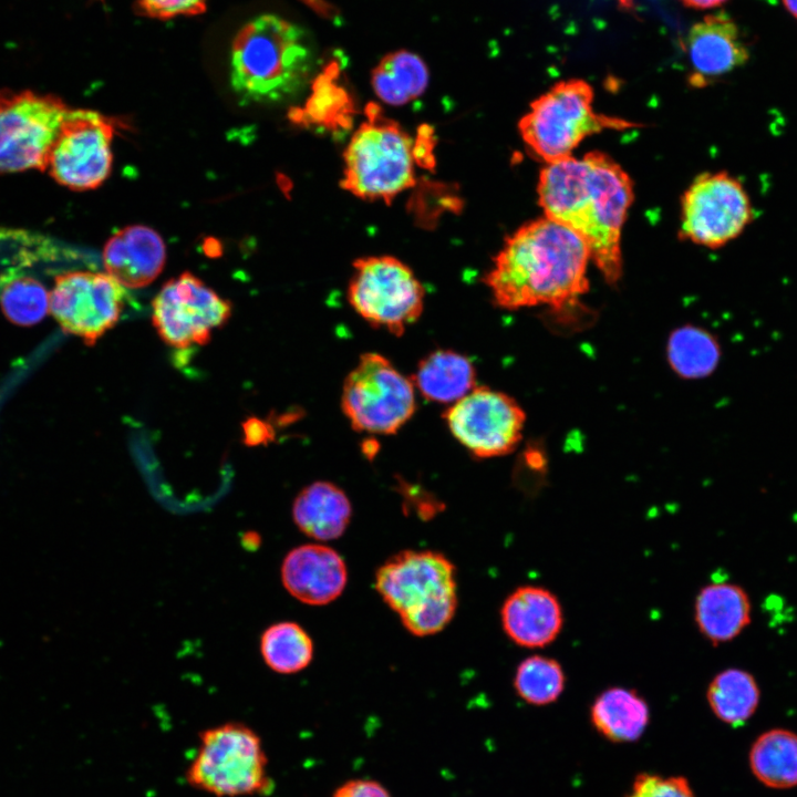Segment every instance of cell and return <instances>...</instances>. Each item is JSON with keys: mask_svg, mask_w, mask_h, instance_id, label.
<instances>
[{"mask_svg": "<svg viewBox=\"0 0 797 797\" xmlns=\"http://www.w3.org/2000/svg\"><path fill=\"white\" fill-rule=\"evenodd\" d=\"M537 194L545 216L576 232L607 283L617 284L623 269L622 229L634 197L620 164L598 151L546 164Z\"/></svg>", "mask_w": 797, "mask_h": 797, "instance_id": "1", "label": "cell"}, {"mask_svg": "<svg viewBox=\"0 0 797 797\" xmlns=\"http://www.w3.org/2000/svg\"><path fill=\"white\" fill-rule=\"evenodd\" d=\"M590 251L568 227L544 216L508 236L485 276L496 306L567 313L589 290Z\"/></svg>", "mask_w": 797, "mask_h": 797, "instance_id": "2", "label": "cell"}, {"mask_svg": "<svg viewBox=\"0 0 797 797\" xmlns=\"http://www.w3.org/2000/svg\"><path fill=\"white\" fill-rule=\"evenodd\" d=\"M312 64L303 29L265 13L245 23L232 40L230 83L245 102H276L306 84Z\"/></svg>", "mask_w": 797, "mask_h": 797, "instance_id": "3", "label": "cell"}, {"mask_svg": "<svg viewBox=\"0 0 797 797\" xmlns=\"http://www.w3.org/2000/svg\"><path fill=\"white\" fill-rule=\"evenodd\" d=\"M636 126L634 122L596 112L593 89L580 79L556 83L531 102L518 123L525 145L546 164L572 156L573 149L592 134Z\"/></svg>", "mask_w": 797, "mask_h": 797, "instance_id": "4", "label": "cell"}, {"mask_svg": "<svg viewBox=\"0 0 797 797\" xmlns=\"http://www.w3.org/2000/svg\"><path fill=\"white\" fill-rule=\"evenodd\" d=\"M415 151L398 123L372 110L345 147L340 185L358 198L390 204L415 184Z\"/></svg>", "mask_w": 797, "mask_h": 797, "instance_id": "5", "label": "cell"}, {"mask_svg": "<svg viewBox=\"0 0 797 797\" xmlns=\"http://www.w3.org/2000/svg\"><path fill=\"white\" fill-rule=\"evenodd\" d=\"M186 770L187 782L216 797L268 795L273 787L259 735L228 722L205 729Z\"/></svg>", "mask_w": 797, "mask_h": 797, "instance_id": "6", "label": "cell"}, {"mask_svg": "<svg viewBox=\"0 0 797 797\" xmlns=\"http://www.w3.org/2000/svg\"><path fill=\"white\" fill-rule=\"evenodd\" d=\"M348 300L374 328L401 337L424 309L425 290L413 270L392 256H369L353 262Z\"/></svg>", "mask_w": 797, "mask_h": 797, "instance_id": "7", "label": "cell"}, {"mask_svg": "<svg viewBox=\"0 0 797 797\" xmlns=\"http://www.w3.org/2000/svg\"><path fill=\"white\" fill-rule=\"evenodd\" d=\"M414 390L384 355L364 353L344 380L341 407L358 432L395 434L416 410Z\"/></svg>", "mask_w": 797, "mask_h": 797, "instance_id": "8", "label": "cell"}, {"mask_svg": "<svg viewBox=\"0 0 797 797\" xmlns=\"http://www.w3.org/2000/svg\"><path fill=\"white\" fill-rule=\"evenodd\" d=\"M68 111L54 95L0 91V174L45 169Z\"/></svg>", "mask_w": 797, "mask_h": 797, "instance_id": "9", "label": "cell"}, {"mask_svg": "<svg viewBox=\"0 0 797 797\" xmlns=\"http://www.w3.org/2000/svg\"><path fill=\"white\" fill-rule=\"evenodd\" d=\"M742 182L727 172L700 174L681 201L680 237L706 248L737 238L755 218Z\"/></svg>", "mask_w": 797, "mask_h": 797, "instance_id": "10", "label": "cell"}, {"mask_svg": "<svg viewBox=\"0 0 797 797\" xmlns=\"http://www.w3.org/2000/svg\"><path fill=\"white\" fill-rule=\"evenodd\" d=\"M115 127V120L99 112L69 108L50 152V175L74 190L100 186L112 169Z\"/></svg>", "mask_w": 797, "mask_h": 797, "instance_id": "11", "label": "cell"}, {"mask_svg": "<svg viewBox=\"0 0 797 797\" xmlns=\"http://www.w3.org/2000/svg\"><path fill=\"white\" fill-rule=\"evenodd\" d=\"M230 315L229 301L187 271L167 281L152 302L154 328L176 349L206 344Z\"/></svg>", "mask_w": 797, "mask_h": 797, "instance_id": "12", "label": "cell"}, {"mask_svg": "<svg viewBox=\"0 0 797 797\" xmlns=\"http://www.w3.org/2000/svg\"><path fill=\"white\" fill-rule=\"evenodd\" d=\"M452 435L478 458L511 453L520 443L526 414L515 398L476 386L444 413Z\"/></svg>", "mask_w": 797, "mask_h": 797, "instance_id": "13", "label": "cell"}, {"mask_svg": "<svg viewBox=\"0 0 797 797\" xmlns=\"http://www.w3.org/2000/svg\"><path fill=\"white\" fill-rule=\"evenodd\" d=\"M125 301V287L111 275L69 271L54 279L50 312L63 331L93 345L118 322Z\"/></svg>", "mask_w": 797, "mask_h": 797, "instance_id": "14", "label": "cell"}, {"mask_svg": "<svg viewBox=\"0 0 797 797\" xmlns=\"http://www.w3.org/2000/svg\"><path fill=\"white\" fill-rule=\"evenodd\" d=\"M375 589L398 615L456 593V569L443 553L403 550L383 562Z\"/></svg>", "mask_w": 797, "mask_h": 797, "instance_id": "15", "label": "cell"}, {"mask_svg": "<svg viewBox=\"0 0 797 797\" xmlns=\"http://www.w3.org/2000/svg\"><path fill=\"white\" fill-rule=\"evenodd\" d=\"M684 46L691 69L689 82L694 87L707 86L729 74L749 56L738 27L725 12L694 23Z\"/></svg>", "mask_w": 797, "mask_h": 797, "instance_id": "16", "label": "cell"}, {"mask_svg": "<svg viewBox=\"0 0 797 797\" xmlns=\"http://www.w3.org/2000/svg\"><path fill=\"white\" fill-rule=\"evenodd\" d=\"M280 576L284 589L298 601L324 605L343 592L348 569L334 549L320 544H304L284 556Z\"/></svg>", "mask_w": 797, "mask_h": 797, "instance_id": "17", "label": "cell"}, {"mask_svg": "<svg viewBox=\"0 0 797 797\" xmlns=\"http://www.w3.org/2000/svg\"><path fill=\"white\" fill-rule=\"evenodd\" d=\"M506 635L528 649L552 643L563 625L562 607L550 590L539 586H521L513 591L500 609Z\"/></svg>", "mask_w": 797, "mask_h": 797, "instance_id": "18", "label": "cell"}, {"mask_svg": "<svg viewBox=\"0 0 797 797\" xmlns=\"http://www.w3.org/2000/svg\"><path fill=\"white\" fill-rule=\"evenodd\" d=\"M165 260L166 247L162 237L142 225L120 229L103 250L107 273L125 288H142L154 281Z\"/></svg>", "mask_w": 797, "mask_h": 797, "instance_id": "19", "label": "cell"}, {"mask_svg": "<svg viewBox=\"0 0 797 797\" xmlns=\"http://www.w3.org/2000/svg\"><path fill=\"white\" fill-rule=\"evenodd\" d=\"M694 620L700 633L713 645L729 642L751 623L749 597L741 586L732 582L706 584L696 596Z\"/></svg>", "mask_w": 797, "mask_h": 797, "instance_id": "20", "label": "cell"}, {"mask_svg": "<svg viewBox=\"0 0 797 797\" xmlns=\"http://www.w3.org/2000/svg\"><path fill=\"white\" fill-rule=\"evenodd\" d=\"M352 516L346 494L330 482H314L294 498L292 518L306 536L320 541L343 535Z\"/></svg>", "mask_w": 797, "mask_h": 797, "instance_id": "21", "label": "cell"}, {"mask_svg": "<svg viewBox=\"0 0 797 797\" xmlns=\"http://www.w3.org/2000/svg\"><path fill=\"white\" fill-rule=\"evenodd\" d=\"M594 729L612 743L638 741L650 721L646 701L633 689L613 686L601 692L590 707Z\"/></svg>", "mask_w": 797, "mask_h": 797, "instance_id": "22", "label": "cell"}, {"mask_svg": "<svg viewBox=\"0 0 797 797\" xmlns=\"http://www.w3.org/2000/svg\"><path fill=\"white\" fill-rule=\"evenodd\" d=\"M427 400L455 403L476 387V371L466 355L453 350H436L424 356L411 377Z\"/></svg>", "mask_w": 797, "mask_h": 797, "instance_id": "23", "label": "cell"}, {"mask_svg": "<svg viewBox=\"0 0 797 797\" xmlns=\"http://www.w3.org/2000/svg\"><path fill=\"white\" fill-rule=\"evenodd\" d=\"M428 79V69L420 55L398 50L382 58L372 71L371 83L380 100L402 106L425 92Z\"/></svg>", "mask_w": 797, "mask_h": 797, "instance_id": "24", "label": "cell"}, {"mask_svg": "<svg viewBox=\"0 0 797 797\" xmlns=\"http://www.w3.org/2000/svg\"><path fill=\"white\" fill-rule=\"evenodd\" d=\"M754 776L770 788L797 786V734L783 728L760 734L749 752Z\"/></svg>", "mask_w": 797, "mask_h": 797, "instance_id": "25", "label": "cell"}, {"mask_svg": "<svg viewBox=\"0 0 797 797\" xmlns=\"http://www.w3.org/2000/svg\"><path fill=\"white\" fill-rule=\"evenodd\" d=\"M721 356L716 337L704 328L682 325L673 330L667 339L669 365L684 380L707 377L717 369Z\"/></svg>", "mask_w": 797, "mask_h": 797, "instance_id": "26", "label": "cell"}, {"mask_svg": "<svg viewBox=\"0 0 797 797\" xmlns=\"http://www.w3.org/2000/svg\"><path fill=\"white\" fill-rule=\"evenodd\" d=\"M706 698L714 715L735 727L743 725L754 715L759 704L760 690L749 672L729 667L712 679Z\"/></svg>", "mask_w": 797, "mask_h": 797, "instance_id": "27", "label": "cell"}, {"mask_svg": "<svg viewBox=\"0 0 797 797\" xmlns=\"http://www.w3.org/2000/svg\"><path fill=\"white\" fill-rule=\"evenodd\" d=\"M259 649L266 665L280 674L300 672L313 658L310 635L293 621H281L266 628L260 636Z\"/></svg>", "mask_w": 797, "mask_h": 797, "instance_id": "28", "label": "cell"}, {"mask_svg": "<svg viewBox=\"0 0 797 797\" xmlns=\"http://www.w3.org/2000/svg\"><path fill=\"white\" fill-rule=\"evenodd\" d=\"M561 664L545 655L526 658L516 669L514 687L526 703L542 706L553 703L565 690Z\"/></svg>", "mask_w": 797, "mask_h": 797, "instance_id": "29", "label": "cell"}, {"mask_svg": "<svg viewBox=\"0 0 797 797\" xmlns=\"http://www.w3.org/2000/svg\"><path fill=\"white\" fill-rule=\"evenodd\" d=\"M0 307L12 323L31 327L50 312V292L32 277H14L1 288Z\"/></svg>", "mask_w": 797, "mask_h": 797, "instance_id": "30", "label": "cell"}, {"mask_svg": "<svg viewBox=\"0 0 797 797\" xmlns=\"http://www.w3.org/2000/svg\"><path fill=\"white\" fill-rule=\"evenodd\" d=\"M625 797H696L683 776H662L642 773L633 780Z\"/></svg>", "mask_w": 797, "mask_h": 797, "instance_id": "31", "label": "cell"}, {"mask_svg": "<svg viewBox=\"0 0 797 797\" xmlns=\"http://www.w3.org/2000/svg\"><path fill=\"white\" fill-rule=\"evenodd\" d=\"M207 0H138L143 11L158 19L201 13Z\"/></svg>", "mask_w": 797, "mask_h": 797, "instance_id": "32", "label": "cell"}, {"mask_svg": "<svg viewBox=\"0 0 797 797\" xmlns=\"http://www.w3.org/2000/svg\"><path fill=\"white\" fill-rule=\"evenodd\" d=\"M332 797H392L390 791L373 779H351L340 785Z\"/></svg>", "mask_w": 797, "mask_h": 797, "instance_id": "33", "label": "cell"}, {"mask_svg": "<svg viewBox=\"0 0 797 797\" xmlns=\"http://www.w3.org/2000/svg\"><path fill=\"white\" fill-rule=\"evenodd\" d=\"M686 7L693 9H713L722 6L727 0H681Z\"/></svg>", "mask_w": 797, "mask_h": 797, "instance_id": "34", "label": "cell"}, {"mask_svg": "<svg viewBox=\"0 0 797 797\" xmlns=\"http://www.w3.org/2000/svg\"><path fill=\"white\" fill-rule=\"evenodd\" d=\"M786 9L797 18V0H783Z\"/></svg>", "mask_w": 797, "mask_h": 797, "instance_id": "35", "label": "cell"}]
</instances>
